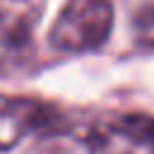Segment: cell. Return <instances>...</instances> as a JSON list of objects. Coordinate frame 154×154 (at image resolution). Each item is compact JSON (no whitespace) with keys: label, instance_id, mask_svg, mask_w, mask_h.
Instances as JSON below:
<instances>
[{"label":"cell","instance_id":"1","mask_svg":"<svg viewBox=\"0 0 154 154\" xmlns=\"http://www.w3.org/2000/svg\"><path fill=\"white\" fill-rule=\"evenodd\" d=\"M111 29V0H67L48 31V41L60 53H91L108 41Z\"/></svg>","mask_w":154,"mask_h":154},{"label":"cell","instance_id":"2","mask_svg":"<svg viewBox=\"0 0 154 154\" xmlns=\"http://www.w3.org/2000/svg\"><path fill=\"white\" fill-rule=\"evenodd\" d=\"M87 135L96 154H154V120L144 116L103 120Z\"/></svg>","mask_w":154,"mask_h":154},{"label":"cell","instance_id":"3","mask_svg":"<svg viewBox=\"0 0 154 154\" xmlns=\"http://www.w3.org/2000/svg\"><path fill=\"white\" fill-rule=\"evenodd\" d=\"M41 10L43 0H0V67L24 48Z\"/></svg>","mask_w":154,"mask_h":154},{"label":"cell","instance_id":"4","mask_svg":"<svg viewBox=\"0 0 154 154\" xmlns=\"http://www.w3.org/2000/svg\"><path fill=\"white\" fill-rule=\"evenodd\" d=\"M41 125V108L34 101L0 94V152L14 149Z\"/></svg>","mask_w":154,"mask_h":154},{"label":"cell","instance_id":"5","mask_svg":"<svg viewBox=\"0 0 154 154\" xmlns=\"http://www.w3.org/2000/svg\"><path fill=\"white\" fill-rule=\"evenodd\" d=\"M22 154H96L89 135L67 130H38L24 144Z\"/></svg>","mask_w":154,"mask_h":154},{"label":"cell","instance_id":"6","mask_svg":"<svg viewBox=\"0 0 154 154\" xmlns=\"http://www.w3.org/2000/svg\"><path fill=\"white\" fill-rule=\"evenodd\" d=\"M128 17L140 43L154 46V0H128Z\"/></svg>","mask_w":154,"mask_h":154}]
</instances>
